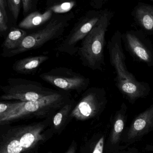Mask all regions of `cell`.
Returning a JSON list of instances; mask_svg holds the SVG:
<instances>
[{
  "label": "cell",
  "mask_w": 153,
  "mask_h": 153,
  "mask_svg": "<svg viewBox=\"0 0 153 153\" xmlns=\"http://www.w3.org/2000/svg\"><path fill=\"white\" fill-rule=\"evenodd\" d=\"M49 59V57L46 55L26 57L17 60L13 64L12 69L18 74H32Z\"/></svg>",
  "instance_id": "obj_13"
},
{
  "label": "cell",
  "mask_w": 153,
  "mask_h": 153,
  "mask_svg": "<svg viewBox=\"0 0 153 153\" xmlns=\"http://www.w3.org/2000/svg\"><path fill=\"white\" fill-rule=\"evenodd\" d=\"M7 6L16 22L17 21L22 3L21 0H8Z\"/></svg>",
  "instance_id": "obj_21"
},
{
  "label": "cell",
  "mask_w": 153,
  "mask_h": 153,
  "mask_svg": "<svg viewBox=\"0 0 153 153\" xmlns=\"http://www.w3.org/2000/svg\"><path fill=\"white\" fill-rule=\"evenodd\" d=\"M76 2L73 1H63L49 6L47 8V9L51 10L54 14H67L70 12L71 10L76 6Z\"/></svg>",
  "instance_id": "obj_19"
},
{
  "label": "cell",
  "mask_w": 153,
  "mask_h": 153,
  "mask_svg": "<svg viewBox=\"0 0 153 153\" xmlns=\"http://www.w3.org/2000/svg\"><path fill=\"white\" fill-rule=\"evenodd\" d=\"M106 2V1L105 0H97V1H93L90 2V5L93 7L94 8L99 9L102 7L104 4Z\"/></svg>",
  "instance_id": "obj_24"
},
{
  "label": "cell",
  "mask_w": 153,
  "mask_h": 153,
  "mask_svg": "<svg viewBox=\"0 0 153 153\" xmlns=\"http://www.w3.org/2000/svg\"><path fill=\"white\" fill-rule=\"evenodd\" d=\"M0 88L2 92L1 101L15 100L25 102L36 101L58 91L45 87L37 81L15 78L8 79L7 84Z\"/></svg>",
  "instance_id": "obj_6"
},
{
  "label": "cell",
  "mask_w": 153,
  "mask_h": 153,
  "mask_svg": "<svg viewBox=\"0 0 153 153\" xmlns=\"http://www.w3.org/2000/svg\"><path fill=\"white\" fill-rule=\"evenodd\" d=\"M27 34L25 30L11 27L2 45L3 52H7L17 49Z\"/></svg>",
  "instance_id": "obj_16"
},
{
  "label": "cell",
  "mask_w": 153,
  "mask_h": 153,
  "mask_svg": "<svg viewBox=\"0 0 153 153\" xmlns=\"http://www.w3.org/2000/svg\"><path fill=\"white\" fill-rule=\"evenodd\" d=\"M104 146V137H101L96 144L92 153H103Z\"/></svg>",
  "instance_id": "obj_23"
},
{
  "label": "cell",
  "mask_w": 153,
  "mask_h": 153,
  "mask_svg": "<svg viewBox=\"0 0 153 153\" xmlns=\"http://www.w3.org/2000/svg\"><path fill=\"white\" fill-rule=\"evenodd\" d=\"M124 126V117L122 114H119L115 118L111 136V141L112 144H115L119 141Z\"/></svg>",
  "instance_id": "obj_18"
},
{
  "label": "cell",
  "mask_w": 153,
  "mask_h": 153,
  "mask_svg": "<svg viewBox=\"0 0 153 153\" xmlns=\"http://www.w3.org/2000/svg\"><path fill=\"white\" fill-rule=\"evenodd\" d=\"M106 100L104 89L97 87L88 88L81 94L70 115L72 119L85 121L94 118L100 111Z\"/></svg>",
  "instance_id": "obj_10"
},
{
  "label": "cell",
  "mask_w": 153,
  "mask_h": 153,
  "mask_svg": "<svg viewBox=\"0 0 153 153\" xmlns=\"http://www.w3.org/2000/svg\"><path fill=\"white\" fill-rule=\"evenodd\" d=\"M153 124V106L140 114L134 120L128 133L129 139L145 133Z\"/></svg>",
  "instance_id": "obj_12"
},
{
  "label": "cell",
  "mask_w": 153,
  "mask_h": 153,
  "mask_svg": "<svg viewBox=\"0 0 153 153\" xmlns=\"http://www.w3.org/2000/svg\"><path fill=\"white\" fill-rule=\"evenodd\" d=\"M101 10H90L86 12L75 24L69 33L57 47L60 52L71 56L77 53L78 44L82 41L98 22Z\"/></svg>",
  "instance_id": "obj_8"
},
{
  "label": "cell",
  "mask_w": 153,
  "mask_h": 153,
  "mask_svg": "<svg viewBox=\"0 0 153 153\" xmlns=\"http://www.w3.org/2000/svg\"><path fill=\"white\" fill-rule=\"evenodd\" d=\"M7 2L6 0H0V33L2 34L8 29V18L6 7Z\"/></svg>",
  "instance_id": "obj_20"
},
{
  "label": "cell",
  "mask_w": 153,
  "mask_h": 153,
  "mask_svg": "<svg viewBox=\"0 0 153 153\" xmlns=\"http://www.w3.org/2000/svg\"><path fill=\"white\" fill-rule=\"evenodd\" d=\"M36 153V150H33V151H27V152H25L24 153Z\"/></svg>",
  "instance_id": "obj_26"
},
{
  "label": "cell",
  "mask_w": 153,
  "mask_h": 153,
  "mask_svg": "<svg viewBox=\"0 0 153 153\" xmlns=\"http://www.w3.org/2000/svg\"><path fill=\"white\" fill-rule=\"evenodd\" d=\"M74 17L73 12L53 14L52 18L42 28L27 35L17 49L2 53V56L5 58L13 57L41 48L48 42L58 39L63 35Z\"/></svg>",
  "instance_id": "obj_4"
},
{
  "label": "cell",
  "mask_w": 153,
  "mask_h": 153,
  "mask_svg": "<svg viewBox=\"0 0 153 153\" xmlns=\"http://www.w3.org/2000/svg\"><path fill=\"white\" fill-rule=\"evenodd\" d=\"M114 14L105 9L101 10L99 20L81 42L77 54L82 65L93 71H103L105 66V35Z\"/></svg>",
  "instance_id": "obj_3"
},
{
  "label": "cell",
  "mask_w": 153,
  "mask_h": 153,
  "mask_svg": "<svg viewBox=\"0 0 153 153\" xmlns=\"http://www.w3.org/2000/svg\"><path fill=\"white\" fill-rule=\"evenodd\" d=\"M51 10L47 9L43 13L35 11L27 16L19 24V27L23 30H30L45 25L53 16Z\"/></svg>",
  "instance_id": "obj_15"
},
{
  "label": "cell",
  "mask_w": 153,
  "mask_h": 153,
  "mask_svg": "<svg viewBox=\"0 0 153 153\" xmlns=\"http://www.w3.org/2000/svg\"><path fill=\"white\" fill-rule=\"evenodd\" d=\"M40 122L11 127L1 135L0 153H24L36 150L53 133L47 130L51 119Z\"/></svg>",
  "instance_id": "obj_2"
},
{
  "label": "cell",
  "mask_w": 153,
  "mask_h": 153,
  "mask_svg": "<svg viewBox=\"0 0 153 153\" xmlns=\"http://www.w3.org/2000/svg\"><path fill=\"white\" fill-rule=\"evenodd\" d=\"M134 23L147 35L153 34V5L139 2L131 13Z\"/></svg>",
  "instance_id": "obj_11"
},
{
  "label": "cell",
  "mask_w": 153,
  "mask_h": 153,
  "mask_svg": "<svg viewBox=\"0 0 153 153\" xmlns=\"http://www.w3.org/2000/svg\"><path fill=\"white\" fill-rule=\"evenodd\" d=\"M122 39L134 60L153 68V45L148 35L141 30H128L122 33Z\"/></svg>",
  "instance_id": "obj_9"
},
{
  "label": "cell",
  "mask_w": 153,
  "mask_h": 153,
  "mask_svg": "<svg viewBox=\"0 0 153 153\" xmlns=\"http://www.w3.org/2000/svg\"><path fill=\"white\" fill-rule=\"evenodd\" d=\"M39 77L60 91L70 94L71 92L82 94L90 84L89 78L66 67L54 68L40 74Z\"/></svg>",
  "instance_id": "obj_7"
},
{
  "label": "cell",
  "mask_w": 153,
  "mask_h": 153,
  "mask_svg": "<svg viewBox=\"0 0 153 153\" xmlns=\"http://www.w3.org/2000/svg\"><path fill=\"white\" fill-rule=\"evenodd\" d=\"M77 149V146L76 142H75L74 140L65 153H76Z\"/></svg>",
  "instance_id": "obj_25"
},
{
  "label": "cell",
  "mask_w": 153,
  "mask_h": 153,
  "mask_svg": "<svg viewBox=\"0 0 153 153\" xmlns=\"http://www.w3.org/2000/svg\"><path fill=\"white\" fill-rule=\"evenodd\" d=\"M151 1L153 2V0H151Z\"/></svg>",
  "instance_id": "obj_27"
},
{
  "label": "cell",
  "mask_w": 153,
  "mask_h": 153,
  "mask_svg": "<svg viewBox=\"0 0 153 153\" xmlns=\"http://www.w3.org/2000/svg\"><path fill=\"white\" fill-rule=\"evenodd\" d=\"M76 102L73 99L59 110L51 119V128L53 133H60L68 123L70 115Z\"/></svg>",
  "instance_id": "obj_14"
},
{
  "label": "cell",
  "mask_w": 153,
  "mask_h": 153,
  "mask_svg": "<svg viewBox=\"0 0 153 153\" xmlns=\"http://www.w3.org/2000/svg\"><path fill=\"white\" fill-rule=\"evenodd\" d=\"M72 99L70 93L58 91L36 101L27 102L15 114L0 122L1 125L10 122L32 117L51 118Z\"/></svg>",
  "instance_id": "obj_5"
},
{
  "label": "cell",
  "mask_w": 153,
  "mask_h": 153,
  "mask_svg": "<svg viewBox=\"0 0 153 153\" xmlns=\"http://www.w3.org/2000/svg\"><path fill=\"white\" fill-rule=\"evenodd\" d=\"M23 15L24 17L33 12H35L36 8V5L38 0H22Z\"/></svg>",
  "instance_id": "obj_22"
},
{
  "label": "cell",
  "mask_w": 153,
  "mask_h": 153,
  "mask_svg": "<svg viewBox=\"0 0 153 153\" xmlns=\"http://www.w3.org/2000/svg\"><path fill=\"white\" fill-rule=\"evenodd\" d=\"M25 103V102L19 101L15 102L1 101L0 103V122L15 114Z\"/></svg>",
  "instance_id": "obj_17"
},
{
  "label": "cell",
  "mask_w": 153,
  "mask_h": 153,
  "mask_svg": "<svg viewBox=\"0 0 153 153\" xmlns=\"http://www.w3.org/2000/svg\"><path fill=\"white\" fill-rule=\"evenodd\" d=\"M122 34L120 31H116L108 41L107 49L110 62L116 73L114 79L115 85L123 96L132 102L146 96L150 88L148 83L137 80L134 75L128 71L123 48Z\"/></svg>",
  "instance_id": "obj_1"
}]
</instances>
